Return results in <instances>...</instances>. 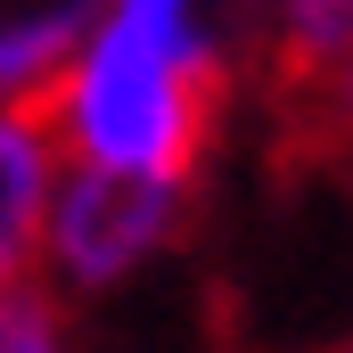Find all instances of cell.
<instances>
[{
  "label": "cell",
  "instance_id": "obj_1",
  "mask_svg": "<svg viewBox=\"0 0 353 353\" xmlns=\"http://www.w3.org/2000/svg\"><path fill=\"white\" fill-rule=\"evenodd\" d=\"M214 90L222 58L205 33V0H107L99 17H83L41 115L74 165L189 181Z\"/></svg>",
  "mask_w": 353,
  "mask_h": 353
},
{
  "label": "cell",
  "instance_id": "obj_2",
  "mask_svg": "<svg viewBox=\"0 0 353 353\" xmlns=\"http://www.w3.org/2000/svg\"><path fill=\"white\" fill-rule=\"evenodd\" d=\"M181 197H189V181L66 157L58 189H50V222H41V279L58 296H115L173 247Z\"/></svg>",
  "mask_w": 353,
  "mask_h": 353
},
{
  "label": "cell",
  "instance_id": "obj_3",
  "mask_svg": "<svg viewBox=\"0 0 353 353\" xmlns=\"http://www.w3.org/2000/svg\"><path fill=\"white\" fill-rule=\"evenodd\" d=\"M58 165L66 148L41 107H0V296H25L41 279V222Z\"/></svg>",
  "mask_w": 353,
  "mask_h": 353
},
{
  "label": "cell",
  "instance_id": "obj_4",
  "mask_svg": "<svg viewBox=\"0 0 353 353\" xmlns=\"http://www.w3.org/2000/svg\"><path fill=\"white\" fill-rule=\"evenodd\" d=\"M83 33V8H33V17H8L0 25V107H41L66 50Z\"/></svg>",
  "mask_w": 353,
  "mask_h": 353
},
{
  "label": "cell",
  "instance_id": "obj_5",
  "mask_svg": "<svg viewBox=\"0 0 353 353\" xmlns=\"http://www.w3.org/2000/svg\"><path fill=\"white\" fill-rule=\"evenodd\" d=\"M345 41H353V0H279V58L304 83L345 74Z\"/></svg>",
  "mask_w": 353,
  "mask_h": 353
},
{
  "label": "cell",
  "instance_id": "obj_6",
  "mask_svg": "<svg viewBox=\"0 0 353 353\" xmlns=\"http://www.w3.org/2000/svg\"><path fill=\"white\" fill-rule=\"evenodd\" d=\"M0 353H74V329H66L50 288L0 296Z\"/></svg>",
  "mask_w": 353,
  "mask_h": 353
}]
</instances>
